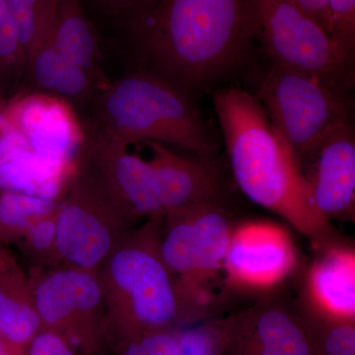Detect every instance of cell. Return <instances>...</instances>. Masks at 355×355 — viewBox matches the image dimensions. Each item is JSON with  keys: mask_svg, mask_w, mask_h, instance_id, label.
Masks as SVG:
<instances>
[{"mask_svg": "<svg viewBox=\"0 0 355 355\" xmlns=\"http://www.w3.org/2000/svg\"><path fill=\"white\" fill-rule=\"evenodd\" d=\"M114 28L137 69L193 95L241 69L254 42L244 0H135Z\"/></svg>", "mask_w": 355, "mask_h": 355, "instance_id": "6da1fadb", "label": "cell"}, {"mask_svg": "<svg viewBox=\"0 0 355 355\" xmlns=\"http://www.w3.org/2000/svg\"><path fill=\"white\" fill-rule=\"evenodd\" d=\"M236 184L248 198L282 216L318 251L338 244L331 221L318 210L291 148L258 98L244 89L212 92Z\"/></svg>", "mask_w": 355, "mask_h": 355, "instance_id": "7a4b0ae2", "label": "cell"}, {"mask_svg": "<svg viewBox=\"0 0 355 355\" xmlns=\"http://www.w3.org/2000/svg\"><path fill=\"white\" fill-rule=\"evenodd\" d=\"M88 125L130 146L173 144L216 164L218 146L193 95L147 70L135 69L100 90Z\"/></svg>", "mask_w": 355, "mask_h": 355, "instance_id": "3957f363", "label": "cell"}, {"mask_svg": "<svg viewBox=\"0 0 355 355\" xmlns=\"http://www.w3.org/2000/svg\"><path fill=\"white\" fill-rule=\"evenodd\" d=\"M86 147L114 195L140 214H172L222 198L214 163L181 155L164 144L146 140L150 161L128 151V144L88 125Z\"/></svg>", "mask_w": 355, "mask_h": 355, "instance_id": "277c9868", "label": "cell"}, {"mask_svg": "<svg viewBox=\"0 0 355 355\" xmlns=\"http://www.w3.org/2000/svg\"><path fill=\"white\" fill-rule=\"evenodd\" d=\"M298 164L336 128L354 121L352 88L272 64L256 94Z\"/></svg>", "mask_w": 355, "mask_h": 355, "instance_id": "5b68a950", "label": "cell"}, {"mask_svg": "<svg viewBox=\"0 0 355 355\" xmlns=\"http://www.w3.org/2000/svg\"><path fill=\"white\" fill-rule=\"evenodd\" d=\"M253 33L272 64L354 87V69L329 33L288 0H244Z\"/></svg>", "mask_w": 355, "mask_h": 355, "instance_id": "8992f818", "label": "cell"}, {"mask_svg": "<svg viewBox=\"0 0 355 355\" xmlns=\"http://www.w3.org/2000/svg\"><path fill=\"white\" fill-rule=\"evenodd\" d=\"M173 224L159 248L170 272L186 282V296L205 307L211 295L205 289L223 268L233 226L223 200H210L169 214Z\"/></svg>", "mask_w": 355, "mask_h": 355, "instance_id": "52a82bcc", "label": "cell"}, {"mask_svg": "<svg viewBox=\"0 0 355 355\" xmlns=\"http://www.w3.org/2000/svg\"><path fill=\"white\" fill-rule=\"evenodd\" d=\"M297 266V251L286 228L268 221H247L233 228L223 268L232 286L270 291Z\"/></svg>", "mask_w": 355, "mask_h": 355, "instance_id": "ba28073f", "label": "cell"}, {"mask_svg": "<svg viewBox=\"0 0 355 355\" xmlns=\"http://www.w3.org/2000/svg\"><path fill=\"white\" fill-rule=\"evenodd\" d=\"M313 202L329 220H354L355 209L354 123L336 128L300 163Z\"/></svg>", "mask_w": 355, "mask_h": 355, "instance_id": "9c48e42d", "label": "cell"}, {"mask_svg": "<svg viewBox=\"0 0 355 355\" xmlns=\"http://www.w3.org/2000/svg\"><path fill=\"white\" fill-rule=\"evenodd\" d=\"M114 282L127 295L133 316L146 326H163L177 316L183 299L159 254L141 247L127 248L111 261Z\"/></svg>", "mask_w": 355, "mask_h": 355, "instance_id": "30bf717a", "label": "cell"}, {"mask_svg": "<svg viewBox=\"0 0 355 355\" xmlns=\"http://www.w3.org/2000/svg\"><path fill=\"white\" fill-rule=\"evenodd\" d=\"M305 279L304 302L340 319L355 314V253L340 243L319 251Z\"/></svg>", "mask_w": 355, "mask_h": 355, "instance_id": "8fae6325", "label": "cell"}, {"mask_svg": "<svg viewBox=\"0 0 355 355\" xmlns=\"http://www.w3.org/2000/svg\"><path fill=\"white\" fill-rule=\"evenodd\" d=\"M43 43L50 44L67 62L86 70L100 83H110L102 69L99 31L89 16L83 0H60L50 32Z\"/></svg>", "mask_w": 355, "mask_h": 355, "instance_id": "7c38bea8", "label": "cell"}, {"mask_svg": "<svg viewBox=\"0 0 355 355\" xmlns=\"http://www.w3.org/2000/svg\"><path fill=\"white\" fill-rule=\"evenodd\" d=\"M34 93L76 105H92L103 84L86 70L67 62L50 44L42 43L26 67Z\"/></svg>", "mask_w": 355, "mask_h": 355, "instance_id": "4fadbf2b", "label": "cell"}, {"mask_svg": "<svg viewBox=\"0 0 355 355\" xmlns=\"http://www.w3.org/2000/svg\"><path fill=\"white\" fill-rule=\"evenodd\" d=\"M55 243L58 252L78 268H90L108 254L111 235L83 203H67L55 222Z\"/></svg>", "mask_w": 355, "mask_h": 355, "instance_id": "5bb4252c", "label": "cell"}, {"mask_svg": "<svg viewBox=\"0 0 355 355\" xmlns=\"http://www.w3.org/2000/svg\"><path fill=\"white\" fill-rule=\"evenodd\" d=\"M101 297L99 284L89 273L62 270L51 275L37 289V313L46 323H57L72 311L92 309Z\"/></svg>", "mask_w": 355, "mask_h": 355, "instance_id": "9a60e30c", "label": "cell"}, {"mask_svg": "<svg viewBox=\"0 0 355 355\" xmlns=\"http://www.w3.org/2000/svg\"><path fill=\"white\" fill-rule=\"evenodd\" d=\"M282 301L266 297L252 310L260 345L258 355H312L304 331Z\"/></svg>", "mask_w": 355, "mask_h": 355, "instance_id": "2e32d148", "label": "cell"}, {"mask_svg": "<svg viewBox=\"0 0 355 355\" xmlns=\"http://www.w3.org/2000/svg\"><path fill=\"white\" fill-rule=\"evenodd\" d=\"M4 2L15 28L26 70L32 55L50 32L60 0H4Z\"/></svg>", "mask_w": 355, "mask_h": 355, "instance_id": "e0dca14e", "label": "cell"}, {"mask_svg": "<svg viewBox=\"0 0 355 355\" xmlns=\"http://www.w3.org/2000/svg\"><path fill=\"white\" fill-rule=\"evenodd\" d=\"M22 51L12 20L4 0H0V107L6 102L9 91L25 77Z\"/></svg>", "mask_w": 355, "mask_h": 355, "instance_id": "ac0fdd59", "label": "cell"}, {"mask_svg": "<svg viewBox=\"0 0 355 355\" xmlns=\"http://www.w3.org/2000/svg\"><path fill=\"white\" fill-rule=\"evenodd\" d=\"M39 323L38 313L0 284V333L11 342L22 343L32 338Z\"/></svg>", "mask_w": 355, "mask_h": 355, "instance_id": "d6986e66", "label": "cell"}, {"mask_svg": "<svg viewBox=\"0 0 355 355\" xmlns=\"http://www.w3.org/2000/svg\"><path fill=\"white\" fill-rule=\"evenodd\" d=\"M51 209L50 200L24 193L4 191L0 196V224L10 229L29 226L30 218L42 216Z\"/></svg>", "mask_w": 355, "mask_h": 355, "instance_id": "ffe728a7", "label": "cell"}, {"mask_svg": "<svg viewBox=\"0 0 355 355\" xmlns=\"http://www.w3.org/2000/svg\"><path fill=\"white\" fill-rule=\"evenodd\" d=\"M331 38L349 67L355 65V0H328Z\"/></svg>", "mask_w": 355, "mask_h": 355, "instance_id": "44dd1931", "label": "cell"}, {"mask_svg": "<svg viewBox=\"0 0 355 355\" xmlns=\"http://www.w3.org/2000/svg\"><path fill=\"white\" fill-rule=\"evenodd\" d=\"M135 0H83L91 19L116 24Z\"/></svg>", "mask_w": 355, "mask_h": 355, "instance_id": "7402d4cb", "label": "cell"}, {"mask_svg": "<svg viewBox=\"0 0 355 355\" xmlns=\"http://www.w3.org/2000/svg\"><path fill=\"white\" fill-rule=\"evenodd\" d=\"M125 355H178V340L166 334H156L130 345Z\"/></svg>", "mask_w": 355, "mask_h": 355, "instance_id": "603a6c76", "label": "cell"}, {"mask_svg": "<svg viewBox=\"0 0 355 355\" xmlns=\"http://www.w3.org/2000/svg\"><path fill=\"white\" fill-rule=\"evenodd\" d=\"M327 355H355V330L349 324L331 329L324 342Z\"/></svg>", "mask_w": 355, "mask_h": 355, "instance_id": "cb8c5ba5", "label": "cell"}, {"mask_svg": "<svg viewBox=\"0 0 355 355\" xmlns=\"http://www.w3.org/2000/svg\"><path fill=\"white\" fill-rule=\"evenodd\" d=\"M177 340L178 355H216V345L207 331H188Z\"/></svg>", "mask_w": 355, "mask_h": 355, "instance_id": "d4e9b609", "label": "cell"}, {"mask_svg": "<svg viewBox=\"0 0 355 355\" xmlns=\"http://www.w3.org/2000/svg\"><path fill=\"white\" fill-rule=\"evenodd\" d=\"M303 12L316 20L331 36V18L328 0H288Z\"/></svg>", "mask_w": 355, "mask_h": 355, "instance_id": "484cf974", "label": "cell"}, {"mask_svg": "<svg viewBox=\"0 0 355 355\" xmlns=\"http://www.w3.org/2000/svg\"><path fill=\"white\" fill-rule=\"evenodd\" d=\"M30 355H73L64 342L53 334H42L33 343Z\"/></svg>", "mask_w": 355, "mask_h": 355, "instance_id": "4316f807", "label": "cell"}, {"mask_svg": "<svg viewBox=\"0 0 355 355\" xmlns=\"http://www.w3.org/2000/svg\"><path fill=\"white\" fill-rule=\"evenodd\" d=\"M30 238L35 247L46 249L55 241V223L51 220H42L30 228Z\"/></svg>", "mask_w": 355, "mask_h": 355, "instance_id": "83f0119b", "label": "cell"}, {"mask_svg": "<svg viewBox=\"0 0 355 355\" xmlns=\"http://www.w3.org/2000/svg\"><path fill=\"white\" fill-rule=\"evenodd\" d=\"M0 355H6V352H4L3 347H2L1 343H0Z\"/></svg>", "mask_w": 355, "mask_h": 355, "instance_id": "f1b7e54d", "label": "cell"}]
</instances>
